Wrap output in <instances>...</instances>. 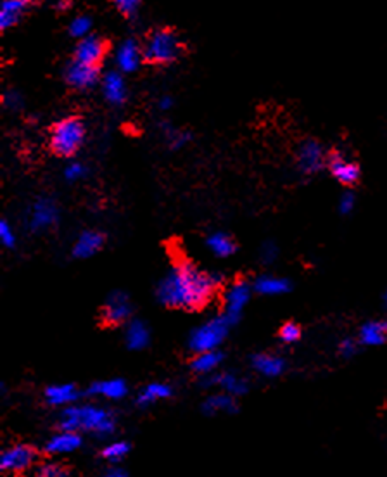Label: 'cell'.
I'll return each instance as SVG.
<instances>
[{
  "instance_id": "obj_1",
  "label": "cell",
  "mask_w": 387,
  "mask_h": 477,
  "mask_svg": "<svg viewBox=\"0 0 387 477\" xmlns=\"http://www.w3.org/2000/svg\"><path fill=\"white\" fill-rule=\"evenodd\" d=\"M220 282V275L206 274L187 261H180L163 277L156 294L170 308L199 310L211 301Z\"/></svg>"
},
{
  "instance_id": "obj_2",
  "label": "cell",
  "mask_w": 387,
  "mask_h": 477,
  "mask_svg": "<svg viewBox=\"0 0 387 477\" xmlns=\"http://www.w3.org/2000/svg\"><path fill=\"white\" fill-rule=\"evenodd\" d=\"M59 427L63 430H87L95 436H111L115 430V419L101 406L67 405L59 417Z\"/></svg>"
},
{
  "instance_id": "obj_3",
  "label": "cell",
  "mask_w": 387,
  "mask_h": 477,
  "mask_svg": "<svg viewBox=\"0 0 387 477\" xmlns=\"http://www.w3.org/2000/svg\"><path fill=\"white\" fill-rule=\"evenodd\" d=\"M145 62L154 66H166L175 62L182 54L180 37L170 28H159L151 31L144 44Z\"/></svg>"
},
{
  "instance_id": "obj_4",
  "label": "cell",
  "mask_w": 387,
  "mask_h": 477,
  "mask_svg": "<svg viewBox=\"0 0 387 477\" xmlns=\"http://www.w3.org/2000/svg\"><path fill=\"white\" fill-rule=\"evenodd\" d=\"M85 139V125L76 116L63 118L51 130V149L59 156H73Z\"/></svg>"
},
{
  "instance_id": "obj_5",
  "label": "cell",
  "mask_w": 387,
  "mask_h": 477,
  "mask_svg": "<svg viewBox=\"0 0 387 477\" xmlns=\"http://www.w3.org/2000/svg\"><path fill=\"white\" fill-rule=\"evenodd\" d=\"M230 325L232 324H230L223 315L211 318V320H208L206 324L199 325L192 334H190V349H192L194 353L213 351V349H216L223 341H225Z\"/></svg>"
},
{
  "instance_id": "obj_6",
  "label": "cell",
  "mask_w": 387,
  "mask_h": 477,
  "mask_svg": "<svg viewBox=\"0 0 387 477\" xmlns=\"http://www.w3.org/2000/svg\"><path fill=\"white\" fill-rule=\"evenodd\" d=\"M65 81L74 90H90L95 85L101 83V66L85 65V62L71 59L65 66Z\"/></svg>"
},
{
  "instance_id": "obj_7",
  "label": "cell",
  "mask_w": 387,
  "mask_h": 477,
  "mask_svg": "<svg viewBox=\"0 0 387 477\" xmlns=\"http://www.w3.org/2000/svg\"><path fill=\"white\" fill-rule=\"evenodd\" d=\"M145 62L144 59V45L133 37L123 38L115 49V66L123 75L135 73Z\"/></svg>"
},
{
  "instance_id": "obj_8",
  "label": "cell",
  "mask_w": 387,
  "mask_h": 477,
  "mask_svg": "<svg viewBox=\"0 0 387 477\" xmlns=\"http://www.w3.org/2000/svg\"><path fill=\"white\" fill-rule=\"evenodd\" d=\"M37 462V451L26 444H14L0 455V471L6 474H19L31 469Z\"/></svg>"
},
{
  "instance_id": "obj_9",
  "label": "cell",
  "mask_w": 387,
  "mask_h": 477,
  "mask_svg": "<svg viewBox=\"0 0 387 477\" xmlns=\"http://www.w3.org/2000/svg\"><path fill=\"white\" fill-rule=\"evenodd\" d=\"M108 54V42L99 35L90 33L88 37L76 40V45L73 49V58L76 61L85 62V65L101 66Z\"/></svg>"
},
{
  "instance_id": "obj_10",
  "label": "cell",
  "mask_w": 387,
  "mask_h": 477,
  "mask_svg": "<svg viewBox=\"0 0 387 477\" xmlns=\"http://www.w3.org/2000/svg\"><path fill=\"white\" fill-rule=\"evenodd\" d=\"M58 206H56L54 201L47 199V197H42L37 203L31 206L30 217H28V227L33 232L47 231L52 225H56L58 221Z\"/></svg>"
},
{
  "instance_id": "obj_11",
  "label": "cell",
  "mask_w": 387,
  "mask_h": 477,
  "mask_svg": "<svg viewBox=\"0 0 387 477\" xmlns=\"http://www.w3.org/2000/svg\"><path fill=\"white\" fill-rule=\"evenodd\" d=\"M251 298V287L246 282H236L233 285H230L229 291L225 294V313L223 317L230 321V324H236L239 320L240 313L246 308V305L249 303Z\"/></svg>"
},
{
  "instance_id": "obj_12",
  "label": "cell",
  "mask_w": 387,
  "mask_h": 477,
  "mask_svg": "<svg viewBox=\"0 0 387 477\" xmlns=\"http://www.w3.org/2000/svg\"><path fill=\"white\" fill-rule=\"evenodd\" d=\"M325 153L317 140H306V142L301 144L299 151H297V166L304 175L318 173L325 166Z\"/></svg>"
},
{
  "instance_id": "obj_13",
  "label": "cell",
  "mask_w": 387,
  "mask_h": 477,
  "mask_svg": "<svg viewBox=\"0 0 387 477\" xmlns=\"http://www.w3.org/2000/svg\"><path fill=\"white\" fill-rule=\"evenodd\" d=\"M327 165H329V169L334 175V178L339 183H343V185H354L360 180V166L356 162L349 161V159L343 156L340 153H337V151L329 154Z\"/></svg>"
},
{
  "instance_id": "obj_14",
  "label": "cell",
  "mask_w": 387,
  "mask_h": 477,
  "mask_svg": "<svg viewBox=\"0 0 387 477\" xmlns=\"http://www.w3.org/2000/svg\"><path fill=\"white\" fill-rule=\"evenodd\" d=\"M101 90L106 101L111 106H122L125 104L126 97H129V88H126L125 76L118 69H113L102 75L101 78Z\"/></svg>"
},
{
  "instance_id": "obj_15",
  "label": "cell",
  "mask_w": 387,
  "mask_h": 477,
  "mask_svg": "<svg viewBox=\"0 0 387 477\" xmlns=\"http://www.w3.org/2000/svg\"><path fill=\"white\" fill-rule=\"evenodd\" d=\"M131 317V305L129 296L123 292H113L102 308V318L108 325L125 324Z\"/></svg>"
},
{
  "instance_id": "obj_16",
  "label": "cell",
  "mask_w": 387,
  "mask_h": 477,
  "mask_svg": "<svg viewBox=\"0 0 387 477\" xmlns=\"http://www.w3.org/2000/svg\"><path fill=\"white\" fill-rule=\"evenodd\" d=\"M35 0H2L0 2V28L10 30L26 16Z\"/></svg>"
},
{
  "instance_id": "obj_17",
  "label": "cell",
  "mask_w": 387,
  "mask_h": 477,
  "mask_svg": "<svg viewBox=\"0 0 387 477\" xmlns=\"http://www.w3.org/2000/svg\"><path fill=\"white\" fill-rule=\"evenodd\" d=\"M81 446V437L78 436L76 430H63L56 436H52L47 441V450L49 455H67L76 451Z\"/></svg>"
},
{
  "instance_id": "obj_18",
  "label": "cell",
  "mask_w": 387,
  "mask_h": 477,
  "mask_svg": "<svg viewBox=\"0 0 387 477\" xmlns=\"http://www.w3.org/2000/svg\"><path fill=\"white\" fill-rule=\"evenodd\" d=\"M206 386H218L222 387L223 393H229L232 396H242L247 393V383L233 374H209L208 379L204 380Z\"/></svg>"
},
{
  "instance_id": "obj_19",
  "label": "cell",
  "mask_w": 387,
  "mask_h": 477,
  "mask_svg": "<svg viewBox=\"0 0 387 477\" xmlns=\"http://www.w3.org/2000/svg\"><path fill=\"white\" fill-rule=\"evenodd\" d=\"M102 246H104V237L99 232L87 231L80 234V237L73 244V256L78 260H87V258L97 254Z\"/></svg>"
},
{
  "instance_id": "obj_20",
  "label": "cell",
  "mask_w": 387,
  "mask_h": 477,
  "mask_svg": "<svg viewBox=\"0 0 387 477\" xmlns=\"http://www.w3.org/2000/svg\"><path fill=\"white\" fill-rule=\"evenodd\" d=\"M129 390H126L125 380L122 379H109L101 380V383H94L87 390L88 396H102L106 399H122L126 396Z\"/></svg>"
},
{
  "instance_id": "obj_21",
  "label": "cell",
  "mask_w": 387,
  "mask_h": 477,
  "mask_svg": "<svg viewBox=\"0 0 387 477\" xmlns=\"http://www.w3.org/2000/svg\"><path fill=\"white\" fill-rule=\"evenodd\" d=\"M151 341V332L144 321H130L125 330V344L131 351H140Z\"/></svg>"
},
{
  "instance_id": "obj_22",
  "label": "cell",
  "mask_w": 387,
  "mask_h": 477,
  "mask_svg": "<svg viewBox=\"0 0 387 477\" xmlns=\"http://www.w3.org/2000/svg\"><path fill=\"white\" fill-rule=\"evenodd\" d=\"M44 398L51 406H67L76 401L78 391L73 384H54L45 390Z\"/></svg>"
},
{
  "instance_id": "obj_23",
  "label": "cell",
  "mask_w": 387,
  "mask_h": 477,
  "mask_svg": "<svg viewBox=\"0 0 387 477\" xmlns=\"http://www.w3.org/2000/svg\"><path fill=\"white\" fill-rule=\"evenodd\" d=\"M387 341V320L367 321L360 328V342L365 346H381Z\"/></svg>"
},
{
  "instance_id": "obj_24",
  "label": "cell",
  "mask_w": 387,
  "mask_h": 477,
  "mask_svg": "<svg viewBox=\"0 0 387 477\" xmlns=\"http://www.w3.org/2000/svg\"><path fill=\"white\" fill-rule=\"evenodd\" d=\"M254 291L263 296H280L290 291V282L282 277H270V275H263L258 277L253 285Z\"/></svg>"
},
{
  "instance_id": "obj_25",
  "label": "cell",
  "mask_w": 387,
  "mask_h": 477,
  "mask_svg": "<svg viewBox=\"0 0 387 477\" xmlns=\"http://www.w3.org/2000/svg\"><path fill=\"white\" fill-rule=\"evenodd\" d=\"M253 369L263 377H279L286 369V362L275 355H256L253 356Z\"/></svg>"
},
{
  "instance_id": "obj_26",
  "label": "cell",
  "mask_w": 387,
  "mask_h": 477,
  "mask_svg": "<svg viewBox=\"0 0 387 477\" xmlns=\"http://www.w3.org/2000/svg\"><path fill=\"white\" fill-rule=\"evenodd\" d=\"M236 396L229 393L223 394H215V396L208 398L202 403V412L206 415H216V413H236L237 412V403Z\"/></svg>"
},
{
  "instance_id": "obj_27",
  "label": "cell",
  "mask_w": 387,
  "mask_h": 477,
  "mask_svg": "<svg viewBox=\"0 0 387 477\" xmlns=\"http://www.w3.org/2000/svg\"><path fill=\"white\" fill-rule=\"evenodd\" d=\"M222 360H223V356L220 355L216 349H213V351H201V353H195L190 367H192L194 372L201 374V376H209V374H213L216 369H218Z\"/></svg>"
},
{
  "instance_id": "obj_28",
  "label": "cell",
  "mask_w": 387,
  "mask_h": 477,
  "mask_svg": "<svg viewBox=\"0 0 387 477\" xmlns=\"http://www.w3.org/2000/svg\"><path fill=\"white\" fill-rule=\"evenodd\" d=\"M170 396H172V387H170L168 384L152 383L149 384V386H145V390L138 394L137 405L140 406V408H147L152 403L159 401V399H166Z\"/></svg>"
},
{
  "instance_id": "obj_29",
  "label": "cell",
  "mask_w": 387,
  "mask_h": 477,
  "mask_svg": "<svg viewBox=\"0 0 387 477\" xmlns=\"http://www.w3.org/2000/svg\"><path fill=\"white\" fill-rule=\"evenodd\" d=\"M206 246H208V249L218 258H229L236 253V244H233V240L230 239L229 235L222 234V232H216V234L209 235L208 240H206Z\"/></svg>"
},
{
  "instance_id": "obj_30",
  "label": "cell",
  "mask_w": 387,
  "mask_h": 477,
  "mask_svg": "<svg viewBox=\"0 0 387 477\" xmlns=\"http://www.w3.org/2000/svg\"><path fill=\"white\" fill-rule=\"evenodd\" d=\"M94 30V19H92L88 14H76L73 19L67 24V35L74 40H80V38L88 37Z\"/></svg>"
},
{
  "instance_id": "obj_31",
  "label": "cell",
  "mask_w": 387,
  "mask_h": 477,
  "mask_svg": "<svg viewBox=\"0 0 387 477\" xmlns=\"http://www.w3.org/2000/svg\"><path fill=\"white\" fill-rule=\"evenodd\" d=\"M129 451H130L129 444L123 443V441H116V443L108 444V446L102 450V458L111 462V464H120V462L129 455Z\"/></svg>"
},
{
  "instance_id": "obj_32",
  "label": "cell",
  "mask_w": 387,
  "mask_h": 477,
  "mask_svg": "<svg viewBox=\"0 0 387 477\" xmlns=\"http://www.w3.org/2000/svg\"><path fill=\"white\" fill-rule=\"evenodd\" d=\"M113 7L122 14L123 17H135L140 10L142 0H111Z\"/></svg>"
},
{
  "instance_id": "obj_33",
  "label": "cell",
  "mask_w": 387,
  "mask_h": 477,
  "mask_svg": "<svg viewBox=\"0 0 387 477\" xmlns=\"http://www.w3.org/2000/svg\"><path fill=\"white\" fill-rule=\"evenodd\" d=\"M2 104H3V108L9 109V111H19V109L23 108V104H24L23 95H21L17 90H14V88H10V90H6L3 92V97H2Z\"/></svg>"
},
{
  "instance_id": "obj_34",
  "label": "cell",
  "mask_w": 387,
  "mask_h": 477,
  "mask_svg": "<svg viewBox=\"0 0 387 477\" xmlns=\"http://www.w3.org/2000/svg\"><path fill=\"white\" fill-rule=\"evenodd\" d=\"M38 476L42 477H66L69 472L63 467L61 464H56V462H47V464L38 465Z\"/></svg>"
},
{
  "instance_id": "obj_35",
  "label": "cell",
  "mask_w": 387,
  "mask_h": 477,
  "mask_svg": "<svg viewBox=\"0 0 387 477\" xmlns=\"http://www.w3.org/2000/svg\"><path fill=\"white\" fill-rule=\"evenodd\" d=\"M166 137H168V142L172 149H182V147L190 140L189 133L180 132V130L175 128H166Z\"/></svg>"
},
{
  "instance_id": "obj_36",
  "label": "cell",
  "mask_w": 387,
  "mask_h": 477,
  "mask_svg": "<svg viewBox=\"0 0 387 477\" xmlns=\"http://www.w3.org/2000/svg\"><path fill=\"white\" fill-rule=\"evenodd\" d=\"M279 335L286 344H293V342H296L301 337V328L296 324H293V321H289V324L282 325Z\"/></svg>"
},
{
  "instance_id": "obj_37",
  "label": "cell",
  "mask_w": 387,
  "mask_h": 477,
  "mask_svg": "<svg viewBox=\"0 0 387 477\" xmlns=\"http://www.w3.org/2000/svg\"><path fill=\"white\" fill-rule=\"evenodd\" d=\"M0 240H2V244L6 247L16 246V235H14L13 228H10V225L6 220L0 221Z\"/></svg>"
},
{
  "instance_id": "obj_38",
  "label": "cell",
  "mask_w": 387,
  "mask_h": 477,
  "mask_svg": "<svg viewBox=\"0 0 387 477\" xmlns=\"http://www.w3.org/2000/svg\"><path fill=\"white\" fill-rule=\"evenodd\" d=\"M354 204H356V197L351 192H344L339 199V211L343 215H349L354 210Z\"/></svg>"
},
{
  "instance_id": "obj_39",
  "label": "cell",
  "mask_w": 387,
  "mask_h": 477,
  "mask_svg": "<svg viewBox=\"0 0 387 477\" xmlns=\"http://www.w3.org/2000/svg\"><path fill=\"white\" fill-rule=\"evenodd\" d=\"M83 175H85V168H83V165H81V162H69V165L66 166L65 176L67 180H71V182H74V180H80Z\"/></svg>"
},
{
  "instance_id": "obj_40",
  "label": "cell",
  "mask_w": 387,
  "mask_h": 477,
  "mask_svg": "<svg viewBox=\"0 0 387 477\" xmlns=\"http://www.w3.org/2000/svg\"><path fill=\"white\" fill-rule=\"evenodd\" d=\"M339 353H340V356H344V358H351V356L356 355L358 353L356 341H353V339H344V341L339 344Z\"/></svg>"
},
{
  "instance_id": "obj_41",
  "label": "cell",
  "mask_w": 387,
  "mask_h": 477,
  "mask_svg": "<svg viewBox=\"0 0 387 477\" xmlns=\"http://www.w3.org/2000/svg\"><path fill=\"white\" fill-rule=\"evenodd\" d=\"M277 254H279V249L273 242H265L261 246V261H265V263H272Z\"/></svg>"
},
{
  "instance_id": "obj_42",
  "label": "cell",
  "mask_w": 387,
  "mask_h": 477,
  "mask_svg": "<svg viewBox=\"0 0 387 477\" xmlns=\"http://www.w3.org/2000/svg\"><path fill=\"white\" fill-rule=\"evenodd\" d=\"M172 106H173V99L170 97V95H163L158 102V108L161 109V111H168V109H172Z\"/></svg>"
},
{
  "instance_id": "obj_43",
  "label": "cell",
  "mask_w": 387,
  "mask_h": 477,
  "mask_svg": "<svg viewBox=\"0 0 387 477\" xmlns=\"http://www.w3.org/2000/svg\"><path fill=\"white\" fill-rule=\"evenodd\" d=\"M106 474H108L109 477H125L126 472L123 471L122 467H111L108 472H106Z\"/></svg>"
},
{
  "instance_id": "obj_44",
  "label": "cell",
  "mask_w": 387,
  "mask_h": 477,
  "mask_svg": "<svg viewBox=\"0 0 387 477\" xmlns=\"http://www.w3.org/2000/svg\"><path fill=\"white\" fill-rule=\"evenodd\" d=\"M384 303H386V306H387V291H386V294H384Z\"/></svg>"
}]
</instances>
